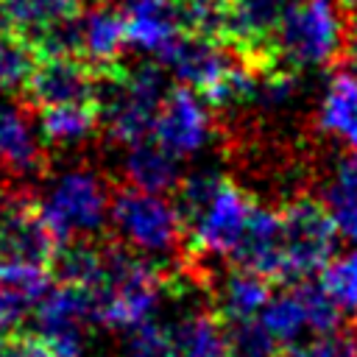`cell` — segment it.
Masks as SVG:
<instances>
[{
    "mask_svg": "<svg viewBox=\"0 0 357 357\" xmlns=\"http://www.w3.org/2000/svg\"><path fill=\"white\" fill-rule=\"evenodd\" d=\"M173 201L184 220V248L192 262L231 257L257 206V201L220 170L184 176Z\"/></svg>",
    "mask_w": 357,
    "mask_h": 357,
    "instance_id": "obj_1",
    "label": "cell"
},
{
    "mask_svg": "<svg viewBox=\"0 0 357 357\" xmlns=\"http://www.w3.org/2000/svg\"><path fill=\"white\" fill-rule=\"evenodd\" d=\"M170 287L156 262L120 240L103 243V276L95 287V324L128 332L151 318L162 290Z\"/></svg>",
    "mask_w": 357,
    "mask_h": 357,
    "instance_id": "obj_2",
    "label": "cell"
},
{
    "mask_svg": "<svg viewBox=\"0 0 357 357\" xmlns=\"http://www.w3.org/2000/svg\"><path fill=\"white\" fill-rule=\"evenodd\" d=\"M170 78L173 75L159 61H139L134 67L117 64L100 73V120L120 148L153 137L156 114L173 86Z\"/></svg>",
    "mask_w": 357,
    "mask_h": 357,
    "instance_id": "obj_3",
    "label": "cell"
},
{
    "mask_svg": "<svg viewBox=\"0 0 357 357\" xmlns=\"http://www.w3.org/2000/svg\"><path fill=\"white\" fill-rule=\"evenodd\" d=\"M343 11L337 0H287L276 28V59L298 73L335 64L351 31Z\"/></svg>",
    "mask_w": 357,
    "mask_h": 357,
    "instance_id": "obj_4",
    "label": "cell"
},
{
    "mask_svg": "<svg viewBox=\"0 0 357 357\" xmlns=\"http://www.w3.org/2000/svg\"><path fill=\"white\" fill-rule=\"evenodd\" d=\"M42 215L59 243L92 240L109 223L112 192L92 167H67L53 176L39 198Z\"/></svg>",
    "mask_w": 357,
    "mask_h": 357,
    "instance_id": "obj_5",
    "label": "cell"
},
{
    "mask_svg": "<svg viewBox=\"0 0 357 357\" xmlns=\"http://www.w3.org/2000/svg\"><path fill=\"white\" fill-rule=\"evenodd\" d=\"M109 226L114 240L145 257L176 254L178 245H184L181 212L165 192H151L131 184L120 187L112 195Z\"/></svg>",
    "mask_w": 357,
    "mask_h": 357,
    "instance_id": "obj_6",
    "label": "cell"
},
{
    "mask_svg": "<svg viewBox=\"0 0 357 357\" xmlns=\"http://www.w3.org/2000/svg\"><path fill=\"white\" fill-rule=\"evenodd\" d=\"M340 229L326 201L298 195L279 206V240L284 262V284L318 273L337 248Z\"/></svg>",
    "mask_w": 357,
    "mask_h": 357,
    "instance_id": "obj_7",
    "label": "cell"
},
{
    "mask_svg": "<svg viewBox=\"0 0 357 357\" xmlns=\"http://www.w3.org/2000/svg\"><path fill=\"white\" fill-rule=\"evenodd\" d=\"M61 251L59 237L47 226L39 198L20 190H0V262H22L53 268Z\"/></svg>",
    "mask_w": 357,
    "mask_h": 357,
    "instance_id": "obj_8",
    "label": "cell"
},
{
    "mask_svg": "<svg viewBox=\"0 0 357 357\" xmlns=\"http://www.w3.org/2000/svg\"><path fill=\"white\" fill-rule=\"evenodd\" d=\"M86 324H95V293L81 284L56 282L33 307L28 329L45 337L59 357H81Z\"/></svg>",
    "mask_w": 357,
    "mask_h": 357,
    "instance_id": "obj_9",
    "label": "cell"
},
{
    "mask_svg": "<svg viewBox=\"0 0 357 357\" xmlns=\"http://www.w3.org/2000/svg\"><path fill=\"white\" fill-rule=\"evenodd\" d=\"M100 70L86 59L73 53H47L39 56L28 84L25 98L33 109L61 106V103H98Z\"/></svg>",
    "mask_w": 357,
    "mask_h": 357,
    "instance_id": "obj_10",
    "label": "cell"
},
{
    "mask_svg": "<svg viewBox=\"0 0 357 357\" xmlns=\"http://www.w3.org/2000/svg\"><path fill=\"white\" fill-rule=\"evenodd\" d=\"M153 139L178 159H190L212 139L209 100L187 84H173L153 123Z\"/></svg>",
    "mask_w": 357,
    "mask_h": 357,
    "instance_id": "obj_11",
    "label": "cell"
},
{
    "mask_svg": "<svg viewBox=\"0 0 357 357\" xmlns=\"http://www.w3.org/2000/svg\"><path fill=\"white\" fill-rule=\"evenodd\" d=\"M117 8L126 22L128 47L156 61L184 33L181 0H117Z\"/></svg>",
    "mask_w": 357,
    "mask_h": 357,
    "instance_id": "obj_12",
    "label": "cell"
},
{
    "mask_svg": "<svg viewBox=\"0 0 357 357\" xmlns=\"http://www.w3.org/2000/svg\"><path fill=\"white\" fill-rule=\"evenodd\" d=\"M128 47V33L117 3H92L75 17V53L95 70H112L120 64Z\"/></svg>",
    "mask_w": 357,
    "mask_h": 357,
    "instance_id": "obj_13",
    "label": "cell"
},
{
    "mask_svg": "<svg viewBox=\"0 0 357 357\" xmlns=\"http://www.w3.org/2000/svg\"><path fill=\"white\" fill-rule=\"evenodd\" d=\"M42 134L31 117L8 100H0V167L11 176H33L45 165Z\"/></svg>",
    "mask_w": 357,
    "mask_h": 357,
    "instance_id": "obj_14",
    "label": "cell"
},
{
    "mask_svg": "<svg viewBox=\"0 0 357 357\" xmlns=\"http://www.w3.org/2000/svg\"><path fill=\"white\" fill-rule=\"evenodd\" d=\"M120 170L126 176V184L151 190V192H176L184 173H181V159L170 153L162 142L153 137L128 145L123 151Z\"/></svg>",
    "mask_w": 357,
    "mask_h": 357,
    "instance_id": "obj_15",
    "label": "cell"
},
{
    "mask_svg": "<svg viewBox=\"0 0 357 357\" xmlns=\"http://www.w3.org/2000/svg\"><path fill=\"white\" fill-rule=\"evenodd\" d=\"M84 0H0V22L33 47L59 25L78 17Z\"/></svg>",
    "mask_w": 357,
    "mask_h": 357,
    "instance_id": "obj_16",
    "label": "cell"
},
{
    "mask_svg": "<svg viewBox=\"0 0 357 357\" xmlns=\"http://www.w3.org/2000/svg\"><path fill=\"white\" fill-rule=\"evenodd\" d=\"M318 128L346 148H357V73L337 70L326 78L318 103Z\"/></svg>",
    "mask_w": 357,
    "mask_h": 357,
    "instance_id": "obj_17",
    "label": "cell"
},
{
    "mask_svg": "<svg viewBox=\"0 0 357 357\" xmlns=\"http://www.w3.org/2000/svg\"><path fill=\"white\" fill-rule=\"evenodd\" d=\"M273 284L271 279L237 268L231 265V271L223 276L220 287L215 290V312L223 321H248V318H259L262 307L268 304V298L273 296Z\"/></svg>",
    "mask_w": 357,
    "mask_h": 357,
    "instance_id": "obj_18",
    "label": "cell"
},
{
    "mask_svg": "<svg viewBox=\"0 0 357 357\" xmlns=\"http://www.w3.org/2000/svg\"><path fill=\"white\" fill-rule=\"evenodd\" d=\"M98 126H103L100 103H61L36 109V128L45 145L53 148L81 145L98 131Z\"/></svg>",
    "mask_w": 357,
    "mask_h": 357,
    "instance_id": "obj_19",
    "label": "cell"
},
{
    "mask_svg": "<svg viewBox=\"0 0 357 357\" xmlns=\"http://www.w3.org/2000/svg\"><path fill=\"white\" fill-rule=\"evenodd\" d=\"M167 329L178 357H229L226 329L215 307L190 310Z\"/></svg>",
    "mask_w": 357,
    "mask_h": 357,
    "instance_id": "obj_20",
    "label": "cell"
},
{
    "mask_svg": "<svg viewBox=\"0 0 357 357\" xmlns=\"http://www.w3.org/2000/svg\"><path fill=\"white\" fill-rule=\"evenodd\" d=\"M36 61V47L0 22V92H25Z\"/></svg>",
    "mask_w": 357,
    "mask_h": 357,
    "instance_id": "obj_21",
    "label": "cell"
},
{
    "mask_svg": "<svg viewBox=\"0 0 357 357\" xmlns=\"http://www.w3.org/2000/svg\"><path fill=\"white\" fill-rule=\"evenodd\" d=\"M259 321L271 329L273 337H279L287 346L307 326V315H304L296 284H284L282 290H273V296L268 298V304L259 312Z\"/></svg>",
    "mask_w": 357,
    "mask_h": 357,
    "instance_id": "obj_22",
    "label": "cell"
},
{
    "mask_svg": "<svg viewBox=\"0 0 357 357\" xmlns=\"http://www.w3.org/2000/svg\"><path fill=\"white\" fill-rule=\"evenodd\" d=\"M223 321V318H220ZM229 357H282L284 343L271 335L259 318L248 321H223Z\"/></svg>",
    "mask_w": 357,
    "mask_h": 357,
    "instance_id": "obj_23",
    "label": "cell"
},
{
    "mask_svg": "<svg viewBox=\"0 0 357 357\" xmlns=\"http://www.w3.org/2000/svg\"><path fill=\"white\" fill-rule=\"evenodd\" d=\"M318 282L343 312H357V248L332 257L318 271Z\"/></svg>",
    "mask_w": 357,
    "mask_h": 357,
    "instance_id": "obj_24",
    "label": "cell"
},
{
    "mask_svg": "<svg viewBox=\"0 0 357 357\" xmlns=\"http://www.w3.org/2000/svg\"><path fill=\"white\" fill-rule=\"evenodd\" d=\"M296 290H298V298H301V307H304V315H307V326L318 335H326V332H335L340 329L343 324V310L340 304L321 287V282H293Z\"/></svg>",
    "mask_w": 357,
    "mask_h": 357,
    "instance_id": "obj_25",
    "label": "cell"
},
{
    "mask_svg": "<svg viewBox=\"0 0 357 357\" xmlns=\"http://www.w3.org/2000/svg\"><path fill=\"white\" fill-rule=\"evenodd\" d=\"M128 343H126V357H178L170 329L159 326L156 321H145L134 329L126 332Z\"/></svg>",
    "mask_w": 357,
    "mask_h": 357,
    "instance_id": "obj_26",
    "label": "cell"
},
{
    "mask_svg": "<svg viewBox=\"0 0 357 357\" xmlns=\"http://www.w3.org/2000/svg\"><path fill=\"white\" fill-rule=\"evenodd\" d=\"M329 206H340V204H357V148H349L332 173V184L326 187V198Z\"/></svg>",
    "mask_w": 357,
    "mask_h": 357,
    "instance_id": "obj_27",
    "label": "cell"
},
{
    "mask_svg": "<svg viewBox=\"0 0 357 357\" xmlns=\"http://www.w3.org/2000/svg\"><path fill=\"white\" fill-rule=\"evenodd\" d=\"M329 209L335 215L340 234L357 245V204H340V206H329Z\"/></svg>",
    "mask_w": 357,
    "mask_h": 357,
    "instance_id": "obj_28",
    "label": "cell"
},
{
    "mask_svg": "<svg viewBox=\"0 0 357 357\" xmlns=\"http://www.w3.org/2000/svg\"><path fill=\"white\" fill-rule=\"evenodd\" d=\"M346 56L351 61V70L357 73V20L351 22V31H349V45H346Z\"/></svg>",
    "mask_w": 357,
    "mask_h": 357,
    "instance_id": "obj_29",
    "label": "cell"
},
{
    "mask_svg": "<svg viewBox=\"0 0 357 357\" xmlns=\"http://www.w3.org/2000/svg\"><path fill=\"white\" fill-rule=\"evenodd\" d=\"M337 3H340L346 11H357V0H337Z\"/></svg>",
    "mask_w": 357,
    "mask_h": 357,
    "instance_id": "obj_30",
    "label": "cell"
},
{
    "mask_svg": "<svg viewBox=\"0 0 357 357\" xmlns=\"http://www.w3.org/2000/svg\"><path fill=\"white\" fill-rule=\"evenodd\" d=\"M229 3H231V0H229Z\"/></svg>",
    "mask_w": 357,
    "mask_h": 357,
    "instance_id": "obj_31",
    "label": "cell"
}]
</instances>
